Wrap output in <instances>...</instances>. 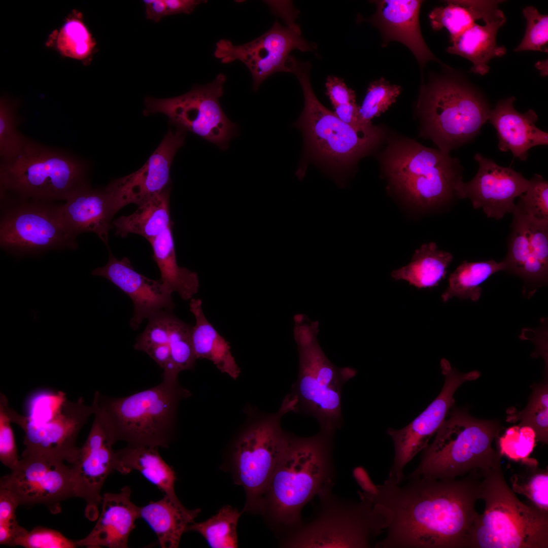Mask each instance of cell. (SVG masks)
Here are the masks:
<instances>
[{
    "label": "cell",
    "instance_id": "obj_1",
    "mask_svg": "<svg viewBox=\"0 0 548 548\" xmlns=\"http://www.w3.org/2000/svg\"><path fill=\"white\" fill-rule=\"evenodd\" d=\"M482 473L460 478H407L403 486L386 480L370 491H359L387 521L375 548H468L479 513Z\"/></svg>",
    "mask_w": 548,
    "mask_h": 548
},
{
    "label": "cell",
    "instance_id": "obj_2",
    "mask_svg": "<svg viewBox=\"0 0 548 548\" xmlns=\"http://www.w3.org/2000/svg\"><path fill=\"white\" fill-rule=\"evenodd\" d=\"M333 436L319 432L306 437L293 435L264 493L261 512L286 536L302 524L303 508L333 485Z\"/></svg>",
    "mask_w": 548,
    "mask_h": 548
},
{
    "label": "cell",
    "instance_id": "obj_3",
    "mask_svg": "<svg viewBox=\"0 0 548 548\" xmlns=\"http://www.w3.org/2000/svg\"><path fill=\"white\" fill-rule=\"evenodd\" d=\"M293 320L299 371L290 394L285 398L291 412L314 417L320 424V432L334 436L342 424L343 385L356 375V371L337 367L329 360L318 340V321H312L303 314L295 315Z\"/></svg>",
    "mask_w": 548,
    "mask_h": 548
},
{
    "label": "cell",
    "instance_id": "obj_4",
    "mask_svg": "<svg viewBox=\"0 0 548 548\" xmlns=\"http://www.w3.org/2000/svg\"><path fill=\"white\" fill-rule=\"evenodd\" d=\"M89 170L83 159L25 136L18 152L1 161V200L65 201L89 185Z\"/></svg>",
    "mask_w": 548,
    "mask_h": 548
},
{
    "label": "cell",
    "instance_id": "obj_5",
    "mask_svg": "<svg viewBox=\"0 0 548 548\" xmlns=\"http://www.w3.org/2000/svg\"><path fill=\"white\" fill-rule=\"evenodd\" d=\"M191 395L178 381L162 380L125 397H108L96 391L91 405L117 441L167 448L176 428L179 403Z\"/></svg>",
    "mask_w": 548,
    "mask_h": 548
},
{
    "label": "cell",
    "instance_id": "obj_6",
    "mask_svg": "<svg viewBox=\"0 0 548 548\" xmlns=\"http://www.w3.org/2000/svg\"><path fill=\"white\" fill-rule=\"evenodd\" d=\"M484 501L471 532L468 548H547L548 513L521 501L507 484L501 464L483 472Z\"/></svg>",
    "mask_w": 548,
    "mask_h": 548
},
{
    "label": "cell",
    "instance_id": "obj_7",
    "mask_svg": "<svg viewBox=\"0 0 548 548\" xmlns=\"http://www.w3.org/2000/svg\"><path fill=\"white\" fill-rule=\"evenodd\" d=\"M453 407L407 478L455 479L501 465V456L492 446L501 430L499 424Z\"/></svg>",
    "mask_w": 548,
    "mask_h": 548
},
{
    "label": "cell",
    "instance_id": "obj_8",
    "mask_svg": "<svg viewBox=\"0 0 548 548\" xmlns=\"http://www.w3.org/2000/svg\"><path fill=\"white\" fill-rule=\"evenodd\" d=\"M308 62L294 61L291 73L297 77L304 98V109L296 125L304 138L309 158L332 170L345 171L380 144L383 129L372 125L359 130L340 120L316 97L311 85Z\"/></svg>",
    "mask_w": 548,
    "mask_h": 548
},
{
    "label": "cell",
    "instance_id": "obj_9",
    "mask_svg": "<svg viewBox=\"0 0 548 548\" xmlns=\"http://www.w3.org/2000/svg\"><path fill=\"white\" fill-rule=\"evenodd\" d=\"M382 165L395 189L415 206L435 208L459 198L463 168L449 154L402 139L389 144Z\"/></svg>",
    "mask_w": 548,
    "mask_h": 548
},
{
    "label": "cell",
    "instance_id": "obj_10",
    "mask_svg": "<svg viewBox=\"0 0 548 548\" xmlns=\"http://www.w3.org/2000/svg\"><path fill=\"white\" fill-rule=\"evenodd\" d=\"M416 109L424 136L448 154L474 139L491 110L480 92L448 76L434 78L421 87Z\"/></svg>",
    "mask_w": 548,
    "mask_h": 548
},
{
    "label": "cell",
    "instance_id": "obj_11",
    "mask_svg": "<svg viewBox=\"0 0 548 548\" xmlns=\"http://www.w3.org/2000/svg\"><path fill=\"white\" fill-rule=\"evenodd\" d=\"M330 486L319 495V515L289 536L291 547H338L367 548L374 546V539L385 531L387 521L383 513L368 500L359 501L337 497Z\"/></svg>",
    "mask_w": 548,
    "mask_h": 548
},
{
    "label": "cell",
    "instance_id": "obj_12",
    "mask_svg": "<svg viewBox=\"0 0 548 548\" xmlns=\"http://www.w3.org/2000/svg\"><path fill=\"white\" fill-rule=\"evenodd\" d=\"M287 413L281 405L276 414L257 416L235 442L233 466L235 481L246 492L245 511L261 512L270 480L293 435L281 426V418Z\"/></svg>",
    "mask_w": 548,
    "mask_h": 548
},
{
    "label": "cell",
    "instance_id": "obj_13",
    "mask_svg": "<svg viewBox=\"0 0 548 548\" xmlns=\"http://www.w3.org/2000/svg\"><path fill=\"white\" fill-rule=\"evenodd\" d=\"M1 203L0 246L9 254L22 257L77 248L64 223L61 204L14 199Z\"/></svg>",
    "mask_w": 548,
    "mask_h": 548
},
{
    "label": "cell",
    "instance_id": "obj_14",
    "mask_svg": "<svg viewBox=\"0 0 548 548\" xmlns=\"http://www.w3.org/2000/svg\"><path fill=\"white\" fill-rule=\"evenodd\" d=\"M226 77L219 74L211 83L197 85L184 94L168 98H145L144 116L162 113L177 128L188 131L225 150L237 134V126L219 103Z\"/></svg>",
    "mask_w": 548,
    "mask_h": 548
},
{
    "label": "cell",
    "instance_id": "obj_15",
    "mask_svg": "<svg viewBox=\"0 0 548 548\" xmlns=\"http://www.w3.org/2000/svg\"><path fill=\"white\" fill-rule=\"evenodd\" d=\"M6 411L12 423L23 431L22 453L34 454L66 462L70 464L76 459L79 448L76 445L78 435L91 415L92 405L80 398L75 401L62 400L54 415L47 421L39 422L22 416L10 407Z\"/></svg>",
    "mask_w": 548,
    "mask_h": 548
},
{
    "label": "cell",
    "instance_id": "obj_16",
    "mask_svg": "<svg viewBox=\"0 0 548 548\" xmlns=\"http://www.w3.org/2000/svg\"><path fill=\"white\" fill-rule=\"evenodd\" d=\"M442 373L445 377L442 389L438 396L410 424L399 430L388 428L387 432L394 446V457L387 481L400 484L404 478L405 466L429 444L446 420L454 406V394L464 383L480 376L477 370L461 373L452 367L446 359L440 361Z\"/></svg>",
    "mask_w": 548,
    "mask_h": 548
},
{
    "label": "cell",
    "instance_id": "obj_17",
    "mask_svg": "<svg viewBox=\"0 0 548 548\" xmlns=\"http://www.w3.org/2000/svg\"><path fill=\"white\" fill-rule=\"evenodd\" d=\"M316 46L303 39L296 27L283 26L276 21L271 28L259 38L240 45L222 39L216 43L215 56L222 63L238 60L250 71L253 88L256 91L262 82L279 72H291L294 49L312 51Z\"/></svg>",
    "mask_w": 548,
    "mask_h": 548
},
{
    "label": "cell",
    "instance_id": "obj_18",
    "mask_svg": "<svg viewBox=\"0 0 548 548\" xmlns=\"http://www.w3.org/2000/svg\"><path fill=\"white\" fill-rule=\"evenodd\" d=\"M0 488L8 490L19 505H45L53 514L61 502L76 497L70 466L61 460L22 454L17 465L1 478Z\"/></svg>",
    "mask_w": 548,
    "mask_h": 548
},
{
    "label": "cell",
    "instance_id": "obj_19",
    "mask_svg": "<svg viewBox=\"0 0 548 548\" xmlns=\"http://www.w3.org/2000/svg\"><path fill=\"white\" fill-rule=\"evenodd\" d=\"M93 416L88 435L70 464L76 497L85 501V515L92 521L99 513L104 483L118 466L116 451L113 449L117 441L100 416L94 413Z\"/></svg>",
    "mask_w": 548,
    "mask_h": 548
},
{
    "label": "cell",
    "instance_id": "obj_20",
    "mask_svg": "<svg viewBox=\"0 0 548 548\" xmlns=\"http://www.w3.org/2000/svg\"><path fill=\"white\" fill-rule=\"evenodd\" d=\"M186 131L169 129L145 164L136 172L111 181L104 189L116 212L130 203L138 206L168 187L172 163L184 145Z\"/></svg>",
    "mask_w": 548,
    "mask_h": 548
},
{
    "label": "cell",
    "instance_id": "obj_21",
    "mask_svg": "<svg viewBox=\"0 0 548 548\" xmlns=\"http://www.w3.org/2000/svg\"><path fill=\"white\" fill-rule=\"evenodd\" d=\"M505 270L522 278L533 294L545 285L548 274V220L528 215L516 206L512 212Z\"/></svg>",
    "mask_w": 548,
    "mask_h": 548
},
{
    "label": "cell",
    "instance_id": "obj_22",
    "mask_svg": "<svg viewBox=\"0 0 548 548\" xmlns=\"http://www.w3.org/2000/svg\"><path fill=\"white\" fill-rule=\"evenodd\" d=\"M479 167L470 181L462 183L459 198H469L474 209H482L488 218L502 219L512 213L515 199L528 188V180L510 167H503L490 158L476 153Z\"/></svg>",
    "mask_w": 548,
    "mask_h": 548
},
{
    "label": "cell",
    "instance_id": "obj_23",
    "mask_svg": "<svg viewBox=\"0 0 548 548\" xmlns=\"http://www.w3.org/2000/svg\"><path fill=\"white\" fill-rule=\"evenodd\" d=\"M109 255L107 264L91 273L108 280L131 299L133 314L129 325L132 329H138L144 320L160 312L172 311L175 306L172 294L160 279L152 280L135 271L127 258L119 260L110 250Z\"/></svg>",
    "mask_w": 548,
    "mask_h": 548
},
{
    "label": "cell",
    "instance_id": "obj_24",
    "mask_svg": "<svg viewBox=\"0 0 548 548\" xmlns=\"http://www.w3.org/2000/svg\"><path fill=\"white\" fill-rule=\"evenodd\" d=\"M374 2L377 9L369 21L380 29L385 46L392 41L404 44L415 56L422 71L428 61L440 62L428 48L421 32L419 16L422 1Z\"/></svg>",
    "mask_w": 548,
    "mask_h": 548
},
{
    "label": "cell",
    "instance_id": "obj_25",
    "mask_svg": "<svg viewBox=\"0 0 548 548\" xmlns=\"http://www.w3.org/2000/svg\"><path fill=\"white\" fill-rule=\"evenodd\" d=\"M131 490L125 486L119 493H106L101 509L91 531L76 541L78 546L88 548L128 547L129 536L140 518V507L130 499Z\"/></svg>",
    "mask_w": 548,
    "mask_h": 548
},
{
    "label": "cell",
    "instance_id": "obj_26",
    "mask_svg": "<svg viewBox=\"0 0 548 548\" xmlns=\"http://www.w3.org/2000/svg\"><path fill=\"white\" fill-rule=\"evenodd\" d=\"M514 96L500 100L491 110L488 121L497 131L498 149L510 151L521 161L528 158L531 148L548 144V133L535 125L538 116L532 109L524 113L515 110Z\"/></svg>",
    "mask_w": 548,
    "mask_h": 548
},
{
    "label": "cell",
    "instance_id": "obj_27",
    "mask_svg": "<svg viewBox=\"0 0 548 548\" xmlns=\"http://www.w3.org/2000/svg\"><path fill=\"white\" fill-rule=\"evenodd\" d=\"M63 219L70 235L77 239L83 233L93 232L108 245L112 219L117 213L104 189L87 186L73 193L61 204Z\"/></svg>",
    "mask_w": 548,
    "mask_h": 548
},
{
    "label": "cell",
    "instance_id": "obj_28",
    "mask_svg": "<svg viewBox=\"0 0 548 548\" xmlns=\"http://www.w3.org/2000/svg\"><path fill=\"white\" fill-rule=\"evenodd\" d=\"M484 22V25L476 23L467 29L447 49L450 53L470 61L473 64L470 72L482 76L489 72L488 63L492 58L501 57L506 52L503 46L496 43L497 31L506 22L503 12L500 9Z\"/></svg>",
    "mask_w": 548,
    "mask_h": 548
},
{
    "label": "cell",
    "instance_id": "obj_29",
    "mask_svg": "<svg viewBox=\"0 0 548 548\" xmlns=\"http://www.w3.org/2000/svg\"><path fill=\"white\" fill-rule=\"evenodd\" d=\"M200 512V509H187L178 498L164 495L158 501L140 507V518L155 533L162 548H177L182 534Z\"/></svg>",
    "mask_w": 548,
    "mask_h": 548
},
{
    "label": "cell",
    "instance_id": "obj_30",
    "mask_svg": "<svg viewBox=\"0 0 548 548\" xmlns=\"http://www.w3.org/2000/svg\"><path fill=\"white\" fill-rule=\"evenodd\" d=\"M190 300V311L195 320V324L192 327L191 339L196 359H207L221 372L232 379H237L241 369L232 354L229 342L206 318L201 300L194 297Z\"/></svg>",
    "mask_w": 548,
    "mask_h": 548
},
{
    "label": "cell",
    "instance_id": "obj_31",
    "mask_svg": "<svg viewBox=\"0 0 548 548\" xmlns=\"http://www.w3.org/2000/svg\"><path fill=\"white\" fill-rule=\"evenodd\" d=\"M158 448L153 446L128 444L116 451L117 471L126 474L136 470L165 495L177 499L175 492V472L160 456Z\"/></svg>",
    "mask_w": 548,
    "mask_h": 548
},
{
    "label": "cell",
    "instance_id": "obj_32",
    "mask_svg": "<svg viewBox=\"0 0 548 548\" xmlns=\"http://www.w3.org/2000/svg\"><path fill=\"white\" fill-rule=\"evenodd\" d=\"M172 226L149 241L153 258L160 272L159 279L169 293H177L185 300H190L198 292L199 282L195 272L180 266L177 261Z\"/></svg>",
    "mask_w": 548,
    "mask_h": 548
},
{
    "label": "cell",
    "instance_id": "obj_33",
    "mask_svg": "<svg viewBox=\"0 0 548 548\" xmlns=\"http://www.w3.org/2000/svg\"><path fill=\"white\" fill-rule=\"evenodd\" d=\"M170 188L139 205L132 214L123 216L113 221L116 234L122 237L134 233L145 237L148 241L173 226L169 211Z\"/></svg>",
    "mask_w": 548,
    "mask_h": 548
},
{
    "label": "cell",
    "instance_id": "obj_34",
    "mask_svg": "<svg viewBox=\"0 0 548 548\" xmlns=\"http://www.w3.org/2000/svg\"><path fill=\"white\" fill-rule=\"evenodd\" d=\"M444 6L435 7L429 14L434 31L446 28L452 42L477 21H483L499 10L501 1H448Z\"/></svg>",
    "mask_w": 548,
    "mask_h": 548
},
{
    "label": "cell",
    "instance_id": "obj_35",
    "mask_svg": "<svg viewBox=\"0 0 548 548\" xmlns=\"http://www.w3.org/2000/svg\"><path fill=\"white\" fill-rule=\"evenodd\" d=\"M452 260L451 253L438 250L431 242L417 250L411 262L393 270L391 276L395 280H405L418 289L431 288L445 278Z\"/></svg>",
    "mask_w": 548,
    "mask_h": 548
},
{
    "label": "cell",
    "instance_id": "obj_36",
    "mask_svg": "<svg viewBox=\"0 0 548 548\" xmlns=\"http://www.w3.org/2000/svg\"><path fill=\"white\" fill-rule=\"evenodd\" d=\"M505 270L503 260H494L481 262L464 261L452 273L449 278V286L441 295L444 302L454 297L461 300L470 299L477 301L482 294L480 285L490 277L499 271Z\"/></svg>",
    "mask_w": 548,
    "mask_h": 548
},
{
    "label": "cell",
    "instance_id": "obj_37",
    "mask_svg": "<svg viewBox=\"0 0 548 548\" xmlns=\"http://www.w3.org/2000/svg\"><path fill=\"white\" fill-rule=\"evenodd\" d=\"M52 35L56 49L64 56L89 60L95 51V39L79 14L68 18Z\"/></svg>",
    "mask_w": 548,
    "mask_h": 548
},
{
    "label": "cell",
    "instance_id": "obj_38",
    "mask_svg": "<svg viewBox=\"0 0 548 548\" xmlns=\"http://www.w3.org/2000/svg\"><path fill=\"white\" fill-rule=\"evenodd\" d=\"M240 516L236 509L226 505L207 520L191 524L187 531L200 534L211 547H237L236 527Z\"/></svg>",
    "mask_w": 548,
    "mask_h": 548
},
{
    "label": "cell",
    "instance_id": "obj_39",
    "mask_svg": "<svg viewBox=\"0 0 548 548\" xmlns=\"http://www.w3.org/2000/svg\"><path fill=\"white\" fill-rule=\"evenodd\" d=\"M522 467L510 477L512 490L528 498L541 511L548 513V470L538 462L521 463Z\"/></svg>",
    "mask_w": 548,
    "mask_h": 548
},
{
    "label": "cell",
    "instance_id": "obj_40",
    "mask_svg": "<svg viewBox=\"0 0 548 548\" xmlns=\"http://www.w3.org/2000/svg\"><path fill=\"white\" fill-rule=\"evenodd\" d=\"M506 421L532 428L536 439L543 443L548 441V387L545 382L533 387L528 403L520 412H508Z\"/></svg>",
    "mask_w": 548,
    "mask_h": 548
},
{
    "label": "cell",
    "instance_id": "obj_41",
    "mask_svg": "<svg viewBox=\"0 0 548 548\" xmlns=\"http://www.w3.org/2000/svg\"><path fill=\"white\" fill-rule=\"evenodd\" d=\"M534 429L526 425L512 426L506 429L498 440V451L501 456L510 460L530 463L537 462L530 458L536 441Z\"/></svg>",
    "mask_w": 548,
    "mask_h": 548
},
{
    "label": "cell",
    "instance_id": "obj_42",
    "mask_svg": "<svg viewBox=\"0 0 548 548\" xmlns=\"http://www.w3.org/2000/svg\"><path fill=\"white\" fill-rule=\"evenodd\" d=\"M401 90L399 86L391 85L383 78L372 82L360 107L362 122L366 125H371V119L379 116L395 102Z\"/></svg>",
    "mask_w": 548,
    "mask_h": 548
},
{
    "label": "cell",
    "instance_id": "obj_43",
    "mask_svg": "<svg viewBox=\"0 0 548 548\" xmlns=\"http://www.w3.org/2000/svg\"><path fill=\"white\" fill-rule=\"evenodd\" d=\"M191 332L192 327L173 315L169 346L172 365L178 374L195 366L196 358L192 346Z\"/></svg>",
    "mask_w": 548,
    "mask_h": 548
},
{
    "label": "cell",
    "instance_id": "obj_44",
    "mask_svg": "<svg viewBox=\"0 0 548 548\" xmlns=\"http://www.w3.org/2000/svg\"><path fill=\"white\" fill-rule=\"evenodd\" d=\"M16 104L6 97L0 102L1 161L13 157L20 150L25 136L18 131L20 120L16 113Z\"/></svg>",
    "mask_w": 548,
    "mask_h": 548
},
{
    "label": "cell",
    "instance_id": "obj_45",
    "mask_svg": "<svg viewBox=\"0 0 548 548\" xmlns=\"http://www.w3.org/2000/svg\"><path fill=\"white\" fill-rule=\"evenodd\" d=\"M523 14L527 21L526 31L522 41L514 51L547 52L548 15L539 13L532 6L525 7Z\"/></svg>",
    "mask_w": 548,
    "mask_h": 548
},
{
    "label": "cell",
    "instance_id": "obj_46",
    "mask_svg": "<svg viewBox=\"0 0 548 548\" xmlns=\"http://www.w3.org/2000/svg\"><path fill=\"white\" fill-rule=\"evenodd\" d=\"M516 207L524 213L539 220H548V182L538 174L529 180L526 191Z\"/></svg>",
    "mask_w": 548,
    "mask_h": 548
},
{
    "label": "cell",
    "instance_id": "obj_47",
    "mask_svg": "<svg viewBox=\"0 0 548 548\" xmlns=\"http://www.w3.org/2000/svg\"><path fill=\"white\" fill-rule=\"evenodd\" d=\"M25 548H75L76 541L65 537L60 532L43 527L33 528L18 538L16 546Z\"/></svg>",
    "mask_w": 548,
    "mask_h": 548
},
{
    "label": "cell",
    "instance_id": "obj_48",
    "mask_svg": "<svg viewBox=\"0 0 548 548\" xmlns=\"http://www.w3.org/2000/svg\"><path fill=\"white\" fill-rule=\"evenodd\" d=\"M7 400V396L1 392L0 460L11 470L17 465L20 458L18 455L14 435L11 426L12 422L6 409Z\"/></svg>",
    "mask_w": 548,
    "mask_h": 548
},
{
    "label": "cell",
    "instance_id": "obj_49",
    "mask_svg": "<svg viewBox=\"0 0 548 548\" xmlns=\"http://www.w3.org/2000/svg\"><path fill=\"white\" fill-rule=\"evenodd\" d=\"M18 506L15 497L7 489L0 488V532L16 538L25 530L16 520Z\"/></svg>",
    "mask_w": 548,
    "mask_h": 548
},
{
    "label": "cell",
    "instance_id": "obj_50",
    "mask_svg": "<svg viewBox=\"0 0 548 548\" xmlns=\"http://www.w3.org/2000/svg\"><path fill=\"white\" fill-rule=\"evenodd\" d=\"M326 95L333 107L355 102V91L347 87L342 79L335 76H328L325 83Z\"/></svg>",
    "mask_w": 548,
    "mask_h": 548
},
{
    "label": "cell",
    "instance_id": "obj_51",
    "mask_svg": "<svg viewBox=\"0 0 548 548\" xmlns=\"http://www.w3.org/2000/svg\"><path fill=\"white\" fill-rule=\"evenodd\" d=\"M334 108V114L340 120L356 129L366 130L372 126L366 125L362 122L359 112L360 107L355 102L338 105Z\"/></svg>",
    "mask_w": 548,
    "mask_h": 548
},
{
    "label": "cell",
    "instance_id": "obj_52",
    "mask_svg": "<svg viewBox=\"0 0 548 548\" xmlns=\"http://www.w3.org/2000/svg\"><path fill=\"white\" fill-rule=\"evenodd\" d=\"M167 15L180 13L190 14L196 7L206 1L198 0H165Z\"/></svg>",
    "mask_w": 548,
    "mask_h": 548
},
{
    "label": "cell",
    "instance_id": "obj_53",
    "mask_svg": "<svg viewBox=\"0 0 548 548\" xmlns=\"http://www.w3.org/2000/svg\"><path fill=\"white\" fill-rule=\"evenodd\" d=\"M143 3L148 19L158 22L163 17L168 16L165 0H144Z\"/></svg>",
    "mask_w": 548,
    "mask_h": 548
},
{
    "label": "cell",
    "instance_id": "obj_54",
    "mask_svg": "<svg viewBox=\"0 0 548 548\" xmlns=\"http://www.w3.org/2000/svg\"><path fill=\"white\" fill-rule=\"evenodd\" d=\"M547 64V60L544 61L538 62L536 64V67L538 68L541 72V76H547V70H546V65Z\"/></svg>",
    "mask_w": 548,
    "mask_h": 548
}]
</instances>
